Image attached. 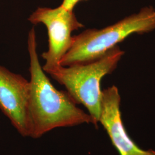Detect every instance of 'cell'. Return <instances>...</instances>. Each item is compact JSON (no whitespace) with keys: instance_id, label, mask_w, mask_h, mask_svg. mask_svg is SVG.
Here are the masks:
<instances>
[{"instance_id":"obj_1","label":"cell","mask_w":155,"mask_h":155,"mask_svg":"<svg viewBox=\"0 0 155 155\" xmlns=\"http://www.w3.org/2000/svg\"><path fill=\"white\" fill-rule=\"evenodd\" d=\"M28 51L31 75V137L40 138L58 127H72L83 124H92L97 127L94 118L78 107L70 94L56 89L45 75L39 61L34 27L28 33Z\"/></svg>"},{"instance_id":"obj_2","label":"cell","mask_w":155,"mask_h":155,"mask_svg":"<svg viewBox=\"0 0 155 155\" xmlns=\"http://www.w3.org/2000/svg\"><path fill=\"white\" fill-rule=\"evenodd\" d=\"M155 29V8L145 6L137 13L106 28L87 29L73 36L72 45L60 64L66 67L94 61L133 33L143 35Z\"/></svg>"},{"instance_id":"obj_3","label":"cell","mask_w":155,"mask_h":155,"mask_svg":"<svg viewBox=\"0 0 155 155\" xmlns=\"http://www.w3.org/2000/svg\"><path fill=\"white\" fill-rule=\"evenodd\" d=\"M123 55L124 52L117 45L94 61L60 66L47 74L64 86L78 104L83 105L87 109L98 124L102 94L101 80L114 71Z\"/></svg>"},{"instance_id":"obj_4","label":"cell","mask_w":155,"mask_h":155,"mask_svg":"<svg viewBox=\"0 0 155 155\" xmlns=\"http://www.w3.org/2000/svg\"><path fill=\"white\" fill-rule=\"evenodd\" d=\"M33 25L44 24L48 31V49L41 54L45 61L42 67L45 73L60 66V61L71 47L72 32L84 25L78 20L73 11L61 5L56 8L39 7L29 16Z\"/></svg>"},{"instance_id":"obj_5","label":"cell","mask_w":155,"mask_h":155,"mask_svg":"<svg viewBox=\"0 0 155 155\" xmlns=\"http://www.w3.org/2000/svg\"><path fill=\"white\" fill-rule=\"evenodd\" d=\"M30 82L0 65V110L22 137L31 136Z\"/></svg>"},{"instance_id":"obj_6","label":"cell","mask_w":155,"mask_h":155,"mask_svg":"<svg viewBox=\"0 0 155 155\" xmlns=\"http://www.w3.org/2000/svg\"><path fill=\"white\" fill-rule=\"evenodd\" d=\"M121 97L115 86L102 90L99 122L120 155H155V150H142L128 136L120 111Z\"/></svg>"},{"instance_id":"obj_7","label":"cell","mask_w":155,"mask_h":155,"mask_svg":"<svg viewBox=\"0 0 155 155\" xmlns=\"http://www.w3.org/2000/svg\"><path fill=\"white\" fill-rule=\"evenodd\" d=\"M81 1L83 0H63L61 5L69 11H73L74 7ZM87 1V0H85Z\"/></svg>"}]
</instances>
